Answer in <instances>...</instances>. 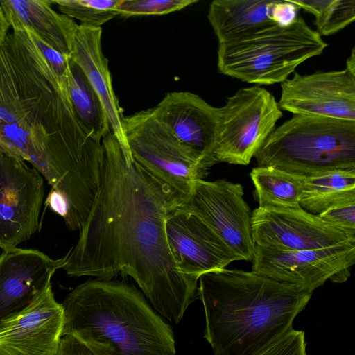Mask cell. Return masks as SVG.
<instances>
[{"instance_id":"4316f807","label":"cell","mask_w":355,"mask_h":355,"mask_svg":"<svg viewBox=\"0 0 355 355\" xmlns=\"http://www.w3.org/2000/svg\"><path fill=\"white\" fill-rule=\"evenodd\" d=\"M318 216L324 220L355 234V198L337 202Z\"/></svg>"},{"instance_id":"cb8c5ba5","label":"cell","mask_w":355,"mask_h":355,"mask_svg":"<svg viewBox=\"0 0 355 355\" xmlns=\"http://www.w3.org/2000/svg\"><path fill=\"white\" fill-rule=\"evenodd\" d=\"M315 17L320 35L336 33L355 19V0H288Z\"/></svg>"},{"instance_id":"d6986e66","label":"cell","mask_w":355,"mask_h":355,"mask_svg":"<svg viewBox=\"0 0 355 355\" xmlns=\"http://www.w3.org/2000/svg\"><path fill=\"white\" fill-rule=\"evenodd\" d=\"M51 5L50 0L0 1L12 28H26L51 49L71 58L78 24Z\"/></svg>"},{"instance_id":"8fae6325","label":"cell","mask_w":355,"mask_h":355,"mask_svg":"<svg viewBox=\"0 0 355 355\" xmlns=\"http://www.w3.org/2000/svg\"><path fill=\"white\" fill-rule=\"evenodd\" d=\"M44 193L40 173L25 161L0 150V248H17L39 228Z\"/></svg>"},{"instance_id":"f546056e","label":"cell","mask_w":355,"mask_h":355,"mask_svg":"<svg viewBox=\"0 0 355 355\" xmlns=\"http://www.w3.org/2000/svg\"><path fill=\"white\" fill-rule=\"evenodd\" d=\"M299 8L288 0H277L274 8V20L279 26H288L297 17Z\"/></svg>"},{"instance_id":"484cf974","label":"cell","mask_w":355,"mask_h":355,"mask_svg":"<svg viewBox=\"0 0 355 355\" xmlns=\"http://www.w3.org/2000/svg\"><path fill=\"white\" fill-rule=\"evenodd\" d=\"M198 2V0H122L116 11L118 15L125 18L162 15L180 10Z\"/></svg>"},{"instance_id":"5bb4252c","label":"cell","mask_w":355,"mask_h":355,"mask_svg":"<svg viewBox=\"0 0 355 355\" xmlns=\"http://www.w3.org/2000/svg\"><path fill=\"white\" fill-rule=\"evenodd\" d=\"M63 328V307L51 285L0 324V355H55Z\"/></svg>"},{"instance_id":"603a6c76","label":"cell","mask_w":355,"mask_h":355,"mask_svg":"<svg viewBox=\"0 0 355 355\" xmlns=\"http://www.w3.org/2000/svg\"><path fill=\"white\" fill-rule=\"evenodd\" d=\"M250 175L259 207H300L304 176L272 166H257Z\"/></svg>"},{"instance_id":"ba28073f","label":"cell","mask_w":355,"mask_h":355,"mask_svg":"<svg viewBox=\"0 0 355 355\" xmlns=\"http://www.w3.org/2000/svg\"><path fill=\"white\" fill-rule=\"evenodd\" d=\"M282 114L267 89L258 85L238 89L219 107L216 163L248 165Z\"/></svg>"},{"instance_id":"7a4b0ae2","label":"cell","mask_w":355,"mask_h":355,"mask_svg":"<svg viewBox=\"0 0 355 355\" xmlns=\"http://www.w3.org/2000/svg\"><path fill=\"white\" fill-rule=\"evenodd\" d=\"M0 45V150L28 162L49 182L90 139L37 37L12 28Z\"/></svg>"},{"instance_id":"2e32d148","label":"cell","mask_w":355,"mask_h":355,"mask_svg":"<svg viewBox=\"0 0 355 355\" xmlns=\"http://www.w3.org/2000/svg\"><path fill=\"white\" fill-rule=\"evenodd\" d=\"M66 257L53 259L33 249L12 248L0 254V324L18 313L51 285Z\"/></svg>"},{"instance_id":"9c48e42d","label":"cell","mask_w":355,"mask_h":355,"mask_svg":"<svg viewBox=\"0 0 355 355\" xmlns=\"http://www.w3.org/2000/svg\"><path fill=\"white\" fill-rule=\"evenodd\" d=\"M243 196L241 184L198 180L180 207L200 219L240 260L252 261V212Z\"/></svg>"},{"instance_id":"4dcf8cb0","label":"cell","mask_w":355,"mask_h":355,"mask_svg":"<svg viewBox=\"0 0 355 355\" xmlns=\"http://www.w3.org/2000/svg\"><path fill=\"white\" fill-rule=\"evenodd\" d=\"M10 27V26L5 17L2 8L0 6V45L3 43L8 35V31Z\"/></svg>"},{"instance_id":"52a82bcc","label":"cell","mask_w":355,"mask_h":355,"mask_svg":"<svg viewBox=\"0 0 355 355\" xmlns=\"http://www.w3.org/2000/svg\"><path fill=\"white\" fill-rule=\"evenodd\" d=\"M121 123L133 160L186 201L194 182L209 173L203 157L180 140L154 107L122 116Z\"/></svg>"},{"instance_id":"3957f363","label":"cell","mask_w":355,"mask_h":355,"mask_svg":"<svg viewBox=\"0 0 355 355\" xmlns=\"http://www.w3.org/2000/svg\"><path fill=\"white\" fill-rule=\"evenodd\" d=\"M198 280L214 355H259L293 329L312 295L252 270L225 268Z\"/></svg>"},{"instance_id":"d4e9b609","label":"cell","mask_w":355,"mask_h":355,"mask_svg":"<svg viewBox=\"0 0 355 355\" xmlns=\"http://www.w3.org/2000/svg\"><path fill=\"white\" fill-rule=\"evenodd\" d=\"M66 16L82 26L98 28L118 15L122 0H50Z\"/></svg>"},{"instance_id":"9a60e30c","label":"cell","mask_w":355,"mask_h":355,"mask_svg":"<svg viewBox=\"0 0 355 355\" xmlns=\"http://www.w3.org/2000/svg\"><path fill=\"white\" fill-rule=\"evenodd\" d=\"M180 205L168 216L165 230L171 253L181 273L199 279L205 273L240 260L200 219Z\"/></svg>"},{"instance_id":"83f0119b","label":"cell","mask_w":355,"mask_h":355,"mask_svg":"<svg viewBox=\"0 0 355 355\" xmlns=\"http://www.w3.org/2000/svg\"><path fill=\"white\" fill-rule=\"evenodd\" d=\"M304 333L292 329L259 355H307Z\"/></svg>"},{"instance_id":"7c38bea8","label":"cell","mask_w":355,"mask_h":355,"mask_svg":"<svg viewBox=\"0 0 355 355\" xmlns=\"http://www.w3.org/2000/svg\"><path fill=\"white\" fill-rule=\"evenodd\" d=\"M251 227L256 245L279 251L313 250L355 241V234L301 207H258L252 212Z\"/></svg>"},{"instance_id":"5b68a950","label":"cell","mask_w":355,"mask_h":355,"mask_svg":"<svg viewBox=\"0 0 355 355\" xmlns=\"http://www.w3.org/2000/svg\"><path fill=\"white\" fill-rule=\"evenodd\" d=\"M254 157L258 166L302 176L355 170V121L293 115L274 129Z\"/></svg>"},{"instance_id":"7402d4cb","label":"cell","mask_w":355,"mask_h":355,"mask_svg":"<svg viewBox=\"0 0 355 355\" xmlns=\"http://www.w3.org/2000/svg\"><path fill=\"white\" fill-rule=\"evenodd\" d=\"M70 99L77 118L89 136L101 143L110 131L101 102L80 67L70 58L68 76Z\"/></svg>"},{"instance_id":"30bf717a","label":"cell","mask_w":355,"mask_h":355,"mask_svg":"<svg viewBox=\"0 0 355 355\" xmlns=\"http://www.w3.org/2000/svg\"><path fill=\"white\" fill-rule=\"evenodd\" d=\"M354 261L355 241L288 252L255 245L252 270L312 293L329 279L346 281Z\"/></svg>"},{"instance_id":"6da1fadb","label":"cell","mask_w":355,"mask_h":355,"mask_svg":"<svg viewBox=\"0 0 355 355\" xmlns=\"http://www.w3.org/2000/svg\"><path fill=\"white\" fill-rule=\"evenodd\" d=\"M101 144L97 193L62 269L101 280L130 276L157 312L178 323L198 295V281L178 270L166 239V220L184 200L126 157L111 130Z\"/></svg>"},{"instance_id":"ffe728a7","label":"cell","mask_w":355,"mask_h":355,"mask_svg":"<svg viewBox=\"0 0 355 355\" xmlns=\"http://www.w3.org/2000/svg\"><path fill=\"white\" fill-rule=\"evenodd\" d=\"M277 1H213L209 5L207 17L218 44L277 24L273 15Z\"/></svg>"},{"instance_id":"e0dca14e","label":"cell","mask_w":355,"mask_h":355,"mask_svg":"<svg viewBox=\"0 0 355 355\" xmlns=\"http://www.w3.org/2000/svg\"><path fill=\"white\" fill-rule=\"evenodd\" d=\"M154 109L178 138L201 155L211 168L214 159L219 107L189 92L166 94Z\"/></svg>"},{"instance_id":"f1b7e54d","label":"cell","mask_w":355,"mask_h":355,"mask_svg":"<svg viewBox=\"0 0 355 355\" xmlns=\"http://www.w3.org/2000/svg\"><path fill=\"white\" fill-rule=\"evenodd\" d=\"M55 355H96L77 338L62 336Z\"/></svg>"},{"instance_id":"44dd1931","label":"cell","mask_w":355,"mask_h":355,"mask_svg":"<svg viewBox=\"0 0 355 355\" xmlns=\"http://www.w3.org/2000/svg\"><path fill=\"white\" fill-rule=\"evenodd\" d=\"M351 198H355V170L331 171L304 176L300 206L318 215Z\"/></svg>"},{"instance_id":"ac0fdd59","label":"cell","mask_w":355,"mask_h":355,"mask_svg":"<svg viewBox=\"0 0 355 355\" xmlns=\"http://www.w3.org/2000/svg\"><path fill=\"white\" fill-rule=\"evenodd\" d=\"M101 36V27L78 25L71 59L83 70L98 95L110 130L124 154L131 157L121 123L122 110L112 87L108 60L102 50Z\"/></svg>"},{"instance_id":"4fadbf2b","label":"cell","mask_w":355,"mask_h":355,"mask_svg":"<svg viewBox=\"0 0 355 355\" xmlns=\"http://www.w3.org/2000/svg\"><path fill=\"white\" fill-rule=\"evenodd\" d=\"M280 87L282 111L355 121V67L345 64L343 70L305 75L295 71Z\"/></svg>"},{"instance_id":"8992f818","label":"cell","mask_w":355,"mask_h":355,"mask_svg":"<svg viewBox=\"0 0 355 355\" xmlns=\"http://www.w3.org/2000/svg\"><path fill=\"white\" fill-rule=\"evenodd\" d=\"M328 44L301 17L288 26L274 24L218 44L219 73L257 85L282 83Z\"/></svg>"},{"instance_id":"277c9868","label":"cell","mask_w":355,"mask_h":355,"mask_svg":"<svg viewBox=\"0 0 355 355\" xmlns=\"http://www.w3.org/2000/svg\"><path fill=\"white\" fill-rule=\"evenodd\" d=\"M62 336L96 355H175L171 327L125 281L88 279L62 303Z\"/></svg>"}]
</instances>
